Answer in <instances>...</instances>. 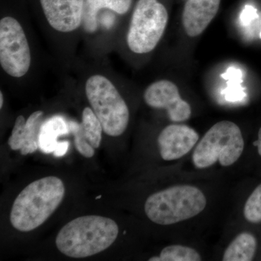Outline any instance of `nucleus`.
Returning <instances> with one entry per match:
<instances>
[{
    "mask_svg": "<svg viewBox=\"0 0 261 261\" xmlns=\"http://www.w3.org/2000/svg\"><path fill=\"white\" fill-rule=\"evenodd\" d=\"M65 193L64 184L56 176L36 180L15 198L10 215L12 226L29 232L44 224L61 205Z\"/></svg>",
    "mask_w": 261,
    "mask_h": 261,
    "instance_id": "1",
    "label": "nucleus"
},
{
    "mask_svg": "<svg viewBox=\"0 0 261 261\" xmlns=\"http://www.w3.org/2000/svg\"><path fill=\"white\" fill-rule=\"evenodd\" d=\"M118 224L99 216L72 220L60 230L56 240L58 250L73 258L92 256L111 247L118 238Z\"/></svg>",
    "mask_w": 261,
    "mask_h": 261,
    "instance_id": "2",
    "label": "nucleus"
},
{
    "mask_svg": "<svg viewBox=\"0 0 261 261\" xmlns=\"http://www.w3.org/2000/svg\"><path fill=\"white\" fill-rule=\"evenodd\" d=\"M207 205L200 189L191 185H178L152 194L146 200L145 214L159 225H171L195 217Z\"/></svg>",
    "mask_w": 261,
    "mask_h": 261,
    "instance_id": "3",
    "label": "nucleus"
},
{
    "mask_svg": "<svg viewBox=\"0 0 261 261\" xmlns=\"http://www.w3.org/2000/svg\"><path fill=\"white\" fill-rule=\"evenodd\" d=\"M85 92L103 132L110 137L123 135L129 122V110L114 84L104 75H94L86 82Z\"/></svg>",
    "mask_w": 261,
    "mask_h": 261,
    "instance_id": "4",
    "label": "nucleus"
},
{
    "mask_svg": "<svg viewBox=\"0 0 261 261\" xmlns=\"http://www.w3.org/2000/svg\"><path fill=\"white\" fill-rule=\"evenodd\" d=\"M244 147L240 127L231 121H220L199 142L192 154V161L199 169L211 167L218 161L221 166L227 167L241 157Z\"/></svg>",
    "mask_w": 261,
    "mask_h": 261,
    "instance_id": "5",
    "label": "nucleus"
},
{
    "mask_svg": "<svg viewBox=\"0 0 261 261\" xmlns=\"http://www.w3.org/2000/svg\"><path fill=\"white\" fill-rule=\"evenodd\" d=\"M168 15L158 0H139L132 14L127 44L137 54L153 50L167 27Z\"/></svg>",
    "mask_w": 261,
    "mask_h": 261,
    "instance_id": "6",
    "label": "nucleus"
},
{
    "mask_svg": "<svg viewBox=\"0 0 261 261\" xmlns=\"http://www.w3.org/2000/svg\"><path fill=\"white\" fill-rule=\"evenodd\" d=\"M32 63L30 47L22 25L13 17L0 20V64L15 78L28 73Z\"/></svg>",
    "mask_w": 261,
    "mask_h": 261,
    "instance_id": "7",
    "label": "nucleus"
},
{
    "mask_svg": "<svg viewBox=\"0 0 261 261\" xmlns=\"http://www.w3.org/2000/svg\"><path fill=\"white\" fill-rule=\"evenodd\" d=\"M144 99L149 107L166 110L171 121H185L191 116L190 104L181 99L178 87L170 81L161 80L149 85Z\"/></svg>",
    "mask_w": 261,
    "mask_h": 261,
    "instance_id": "8",
    "label": "nucleus"
},
{
    "mask_svg": "<svg viewBox=\"0 0 261 261\" xmlns=\"http://www.w3.org/2000/svg\"><path fill=\"white\" fill-rule=\"evenodd\" d=\"M85 0H40L44 14L58 32L75 31L82 24Z\"/></svg>",
    "mask_w": 261,
    "mask_h": 261,
    "instance_id": "9",
    "label": "nucleus"
},
{
    "mask_svg": "<svg viewBox=\"0 0 261 261\" xmlns=\"http://www.w3.org/2000/svg\"><path fill=\"white\" fill-rule=\"evenodd\" d=\"M199 140L195 129L187 125L166 126L158 138L160 153L164 161H174L188 153Z\"/></svg>",
    "mask_w": 261,
    "mask_h": 261,
    "instance_id": "10",
    "label": "nucleus"
},
{
    "mask_svg": "<svg viewBox=\"0 0 261 261\" xmlns=\"http://www.w3.org/2000/svg\"><path fill=\"white\" fill-rule=\"evenodd\" d=\"M68 125L77 151L87 159L93 157L94 149L99 148L102 142L103 128L92 108H84L82 123L69 121Z\"/></svg>",
    "mask_w": 261,
    "mask_h": 261,
    "instance_id": "11",
    "label": "nucleus"
},
{
    "mask_svg": "<svg viewBox=\"0 0 261 261\" xmlns=\"http://www.w3.org/2000/svg\"><path fill=\"white\" fill-rule=\"evenodd\" d=\"M43 116L44 112L38 111L31 114L27 121L23 116L16 118L8 140V145L12 150H20L22 155H27L39 148Z\"/></svg>",
    "mask_w": 261,
    "mask_h": 261,
    "instance_id": "12",
    "label": "nucleus"
},
{
    "mask_svg": "<svg viewBox=\"0 0 261 261\" xmlns=\"http://www.w3.org/2000/svg\"><path fill=\"white\" fill-rule=\"evenodd\" d=\"M221 0H188L182 13V24L189 37L202 34L219 11Z\"/></svg>",
    "mask_w": 261,
    "mask_h": 261,
    "instance_id": "13",
    "label": "nucleus"
},
{
    "mask_svg": "<svg viewBox=\"0 0 261 261\" xmlns=\"http://www.w3.org/2000/svg\"><path fill=\"white\" fill-rule=\"evenodd\" d=\"M61 117L55 116L43 123L39 137V149L45 153L54 152L60 157L66 153L68 143L57 141L58 136L68 133L69 128Z\"/></svg>",
    "mask_w": 261,
    "mask_h": 261,
    "instance_id": "14",
    "label": "nucleus"
},
{
    "mask_svg": "<svg viewBox=\"0 0 261 261\" xmlns=\"http://www.w3.org/2000/svg\"><path fill=\"white\" fill-rule=\"evenodd\" d=\"M132 0H85L82 25L86 32L94 33L98 28V17L102 10H110L117 14H126Z\"/></svg>",
    "mask_w": 261,
    "mask_h": 261,
    "instance_id": "15",
    "label": "nucleus"
},
{
    "mask_svg": "<svg viewBox=\"0 0 261 261\" xmlns=\"http://www.w3.org/2000/svg\"><path fill=\"white\" fill-rule=\"evenodd\" d=\"M257 240L252 233L239 234L225 250L224 261H250L255 256Z\"/></svg>",
    "mask_w": 261,
    "mask_h": 261,
    "instance_id": "16",
    "label": "nucleus"
},
{
    "mask_svg": "<svg viewBox=\"0 0 261 261\" xmlns=\"http://www.w3.org/2000/svg\"><path fill=\"white\" fill-rule=\"evenodd\" d=\"M221 77L227 81V87L223 93L225 99L229 102L243 100L246 96L245 89L242 87L243 83V72L235 67H229Z\"/></svg>",
    "mask_w": 261,
    "mask_h": 261,
    "instance_id": "17",
    "label": "nucleus"
},
{
    "mask_svg": "<svg viewBox=\"0 0 261 261\" xmlns=\"http://www.w3.org/2000/svg\"><path fill=\"white\" fill-rule=\"evenodd\" d=\"M161 261H200L199 252L191 247L171 245L165 247L160 255Z\"/></svg>",
    "mask_w": 261,
    "mask_h": 261,
    "instance_id": "18",
    "label": "nucleus"
},
{
    "mask_svg": "<svg viewBox=\"0 0 261 261\" xmlns=\"http://www.w3.org/2000/svg\"><path fill=\"white\" fill-rule=\"evenodd\" d=\"M244 216L252 224L261 222V184L247 199L244 207Z\"/></svg>",
    "mask_w": 261,
    "mask_h": 261,
    "instance_id": "19",
    "label": "nucleus"
},
{
    "mask_svg": "<svg viewBox=\"0 0 261 261\" xmlns=\"http://www.w3.org/2000/svg\"><path fill=\"white\" fill-rule=\"evenodd\" d=\"M257 10L251 5H246L240 15V20L243 25H249L252 20L257 18Z\"/></svg>",
    "mask_w": 261,
    "mask_h": 261,
    "instance_id": "20",
    "label": "nucleus"
},
{
    "mask_svg": "<svg viewBox=\"0 0 261 261\" xmlns=\"http://www.w3.org/2000/svg\"><path fill=\"white\" fill-rule=\"evenodd\" d=\"M254 145L257 146V151H258V153L261 156V128L258 132V139H257L256 142H254Z\"/></svg>",
    "mask_w": 261,
    "mask_h": 261,
    "instance_id": "21",
    "label": "nucleus"
},
{
    "mask_svg": "<svg viewBox=\"0 0 261 261\" xmlns=\"http://www.w3.org/2000/svg\"><path fill=\"white\" fill-rule=\"evenodd\" d=\"M3 103H4V97H3V92H0V108H3Z\"/></svg>",
    "mask_w": 261,
    "mask_h": 261,
    "instance_id": "22",
    "label": "nucleus"
},
{
    "mask_svg": "<svg viewBox=\"0 0 261 261\" xmlns=\"http://www.w3.org/2000/svg\"><path fill=\"white\" fill-rule=\"evenodd\" d=\"M260 39H261V32H260Z\"/></svg>",
    "mask_w": 261,
    "mask_h": 261,
    "instance_id": "23",
    "label": "nucleus"
}]
</instances>
